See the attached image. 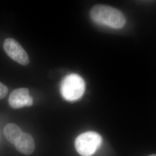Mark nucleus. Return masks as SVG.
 <instances>
[{
    "instance_id": "nucleus-1",
    "label": "nucleus",
    "mask_w": 156,
    "mask_h": 156,
    "mask_svg": "<svg viewBox=\"0 0 156 156\" xmlns=\"http://www.w3.org/2000/svg\"><path fill=\"white\" fill-rule=\"evenodd\" d=\"M90 16L94 22L119 29L123 27L126 23V17L117 9L105 5H97L90 11Z\"/></svg>"
},
{
    "instance_id": "nucleus-2",
    "label": "nucleus",
    "mask_w": 156,
    "mask_h": 156,
    "mask_svg": "<svg viewBox=\"0 0 156 156\" xmlns=\"http://www.w3.org/2000/svg\"><path fill=\"white\" fill-rule=\"evenodd\" d=\"M85 90L83 79L76 73L69 74L62 81L61 94L67 101H74L80 98Z\"/></svg>"
},
{
    "instance_id": "nucleus-3",
    "label": "nucleus",
    "mask_w": 156,
    "mask_h": 156,
    "mask_svg": "<svg viewBox=\"0 0 156 156\" xmlns=\"http://www.w3.org/2000/svg\"><path fill=\"white\" fill-rule=\"evenodd\" d=\"M102 142L101 136L93 131L86 132L79 135L75 142L78 153L82 156H92Z\"/></svg>"
},
{
    "instance_id": "nucleus-4",
    "label": "nucleus",
    "mask_w": 156,
    "mask_h": 156,
    "mask_svg": "<svg viewBox=\"0 0 156 156\" xmlns=\"http://www.w3.org/2000/svg\"><path fill=\"white\" fill-rule=\"evenodd\" d=\"M3 46L7 55L15 62L23 66H26L29 63L30 59L27 52L15 39L6 38Z\"/></svg>"
},
{
    "instance_id": "nucleus-5",
    "label": "nucleus",
    "mask_w": 156,
    "mask_h": 156,
    "mask_svg": "<svg viewBox=\"0 0 156 156\" xmlns=\"http://www.w3.org/2000/svg\"><path fill=\"white\" fill-rule=\"evenodd\" d=\"M9 104L13 109H19L24 106H31L33 104V99L29 94L27 88L14 90L9 97Z\"/></svg>"
},
{
    "instance_id": "nucleus-6",
    "label": "nucleus",
    "mask_w": 156,
    "mask_h": 156,
    "mask_svg": "<svg viewBox=\"0 0 156 156\" xmlns=\"http://www.w3.org/2000/svg\"><path fill=\"white\" fill-rule=\"evenodd\" d=\"M15 146L17 151L25 155L32 154L35 147V142L32 136L25 133H23L19 139L15 144Z\"/></svg>"
},
{
    "instance_id": "nucleus-7",
    "label": "nucleus",
    "mask_w": 156,
    "mask_h": 156,
    "mask_svg": "<svg viewBox=\"0 0 156 156\" xmlns=\"http://www.w3.org/2000/svg\"><path fill=\"white\" fill-rule=\"evenodd\" d=\"M4 134L7 140L15 145L22 135L23 132L20 127L15 124L9 123L4 127Z\"/></svg>"
},
{
    "instance_id": "nucleus-8",
    "label": "nucleus",
    "mask_w": 156,
    "mask_h": 156,
    "mask_svg": "<svg viewBox=\"0 0 156 156\" xmlns=\"http://www.w3.org/2000/svg\"><path fill=\"white\" fill-rule=\"evenodd\" d=\"M8 89L5 84L0 82V100L2 99L8 94Z\"/></svg>"
},
{
    "instance_id": "nucleus-9",
    "label": "nucleus",
    "mask_w": 156,
    "mask_h": 156,
    "mask_svg": "<svg viewBox=\"0 0 156 156\" xmlns=\"http://www.w3.org/2000/svg\"><path fill=\"white\" fill-rule=\"evenodd\" d=\"M149 156H156V154H152V155H150Z\"/></svg>"
}]
</instances>
